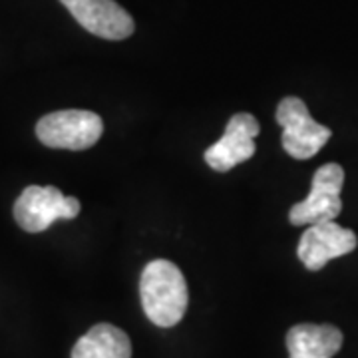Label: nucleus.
Segmentation results:
<instances>
[{
	"label": "nucleus",
	"mask_w": 358,
	"mask_h": 358,
	"mask_svg": "<svg viewBox=\"0 0 358 358\" xmlns=\"http://www.w3.org/2000/svg\"><path fill=\"white\" fill-rule=\"evenodd\" d=\"M140 296L145 317L162 329L176 327L189 303L183 273L166 259H155L145 265L140 279Z\"/></svg>",
	"instance_id": "obj_1"
},
{
	"label": "nucleus",
	"mask_w": 358,
	"mask_h": 358,
	"mask_svg": "<svg viewBox=\"0 0 358 358\" xmlns=\"http://www.w3.org/2000/svg\"><path fill=\"white\" fill-rule=\"evenodd\" d=\"M102 117L88 110H60L40 117L36 124L38 140L52 150L82 152L100 140Z\"/></svg>",
	"instance_id": "obj_2"
},
{
	"label": "nucleus",
	"mask_w": 358,
	"mask_h": 358,
	"mask_svg": "<svg viewBox=\"0 0 358 358\" xmlns=\"http://www.w3.org/2000/svg\"><path fill=\"white\" fill-rule=\"evenodd\" d=\"M277 122L282 126V148L294 159H310L333 136L327 126L313 120L307 103L294 96L282 98L277 108Z\"/></svg>",
	"instance_id": "obj_3"
},
{
	"label": "nucleus",
	"mask_w": 358,
	"mask_h": 358,
	"mask_svg": "<svg viewBox=\"0 0 358 358\" xmlns=\"http://www.w3.org/2000/svg\"><path fill=\"white\" fill-rule=\"evenodd\" d=\"M82 205L54 185H28L14 203V219L28 233H40L58 219L78 217Z\"/></svg>",
	"instance_id": "obj_4"
},
{
	"label": "nucleus",
	"mask_w": 358,
	"mask_h": 358,
	"mask_svg": "<svg viewBox=\"0 0 358 358\" xmlns=\"http://www.w3.org/2000/svg\"><path fill=\"white\" fill-rule=\"evenodd\" d=\"M345 185V169L338 164L320 166L310 183L307 199L299 201L289 211L293 225H313L320 221H334L343 211L341 192Z\"/></svg>",
	"instance_id": "obj_5"
},
{
	"label": "nucleus",
	"mask_w": 358,
	"mask_h": 358,
	"mask_svg": "<svg viewBox=\"0 0 358 358\" xmlns=\"http://www.w3.org/2000/svg\"><path fill=\"white\" fill-rule=\"evenodd\" d=\"M357 243L355 231L341 227L336 221H320L303 233L296 255L308 271H320L329 261L352 253Z\"/></svg>",
	"instance_id": "obj_6"
},
{
	"label": "nucleus",
	"mask_w": 358,
	"mask_h": 358,
	"mask_svg": "<svg viewBox=\"0 0 358 358\" xmlns=\"http://www.w3.org/2000/svg\"><path fill=\"white\" fill-rule=\"evenodd\" d=\"M259 122L251 114H235L229 120L225 134L205 150V162L215 171H229L255 155V136Z\"/></svg>",
	"instance_id": "obj_7"
},
{
	"label": "nucleus",
	"mask_w": 358,
	"mask_h": 358,
	"mask_svg": "<svg viewBox=\"0 0 358 358\" xmlns=\"http://www.w3.org/2000/svg\"><path fill=\"white\" fill-rule=\"evenodd\" d=\"M68 13L90 34L106 40H124L134 34V18L114 0H60Z\"/></svg>",
	"instance_id": "obj_8"
},
{
	"label": "nucleus",
	"mask_w": 358,
	"mask_h": 358,
	"mask_svg": "<svg viewBox=\"0 0 358 358\" xmlns=\"http://www.w3.org/2000/svg\"><path fill=\"white\" fill-rule=\"evenodd\" d=\"M343 346V333L333 324H296L287 334L289 358H333Z\"/></svg>",
	"instance_id": "obj_9"
},
{
	"label": "nucleus",
	"mask_w": 358,
	"mask_h": 358,
	"mask_svg": "<svg viewBox=\"0 0 358 358\" xmlns=\"http://www.w3.org/2000/svg\"><path fill=\"white\" fill-rule=\"evenodd\" d=\"M72 358H131V343L122 329L100 322L78 338Z\"/></svg>",
	"instance_id": "obj_10"
}]
</instances>
